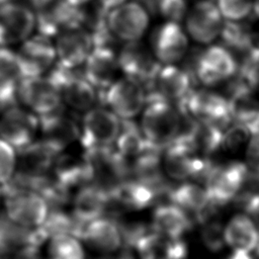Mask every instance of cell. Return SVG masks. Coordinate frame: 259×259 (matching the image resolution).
<instances>
[{
    "mask_svg": "<svg viewBox=\"0 0 259 259\" xmlns=\"http://www.w3.org/2000/svg\"><path fill=\"white\" fill-rule=\"evenodd\" d=\"M181 114L176 106L159 97L146 100L141 120L144 138L153 146L164 150L174 140Z\"/></svg>",
    "mask_w": 259,
    "mask_h": 259,
    "instance_id": "obj_1",
    "label": "cell"
},
{
    "mask_svg": "<svg viewBox=\"0 0 259 259\" xmlns=\"http://www.w3.org/2000/svg\"><path fill=\"white\" fill-rule=\"evenodd\" d=\"M185 69L194 84L200 83L211 87L235 76L238 63L225 46H210L200 50Z\"/></svg>",
    "mask_w": 259,
    "mask_h": 259,
    "instance_id": "obj_2",
    "label": "cell"
},
{
    "mask_svg": "<svg viewBox=\"0 0 259 259\" xmlns=\"http://www.w3.org/2000/svg\"><path fill=\"white\" fill-rule=\"evenodd\" d=\"M5 193L6 215L12 223L23 228H36L40 226L49 214L47 200L36 191L11 184L3 185Z\"/></svg>",
    "mask_w": 259,
    "mask_h": 259,
    "instance_id": "obj_3",
    "label": "cell"
},
{
    "mask_svg": "<svg viewBox=\"0 0 259 259\" xmlns=\"http://www.w3.org/2000/svg\"><path fill=\"white\" fill-rule=\"evenodd\" d=\"M121 119L107 107H92L84 112L80 124V143L84 151L113 147Z\"/></svg>",
    "mask_w": 259,
    "mask_h": 259,
    "instance_id": "obj_4",
    "label": "cell"
},
{
    "mask_svg": "<svg viewBox=\"0 0 259 259\" xmlns=\"http://www.w3.org/2000/svg\"><path fill=\"white\" fill-rule=\"evenodd\" d=\"M49 76L56 83L63 103L72 110L85 112L98 100V92L79 69H67L55 65Z\"/></svg>",
    "mask_w": 259,
    "mask_h": 259,
    "instance_id": "obj_5",
    "label": "cell"
},
{
    "mask_svg": "<svg viewBox=\"0 0 259 259\" xmlns=\"http://www.w3.org/2000/svg\"><path fill=\"white\" fill-rule=\"evenodd\" d=\"M17 98L19 103L38 117L64 106L60 91L49 75L21 78L17 86Z\"/></svg>",
    "mask_w": 259,
    "mask_h": 259,
    "instance_id": "obj_6",
    "label": "cell"
},
{
    "mask_svg": "<svg viewBox=\"0 0 259 259\" xmlns=\"http://www.w3.org/2000/svg\"><path fill=\"white\" fill-rule=\"evenodd\" d=\"M15 56L21 78L46 75L57 61L53 38L39 32L20 42Z\"/></svg>",
    "mask_w": 259,
    "mask_h": 259,
    "instance_id": "obj_7",
    "label": "cell"
},
{
    "mask_svg": "<svg viewBox=\"0 0 259 259\" xmlns=\"http://www.w3.org/2000/svg\"><path fill=\"white\" fill-rule=\"evenodd\" d=\"M98 99L120 119H133L146 105L144 86L128 77L117 78Z\"/></svg>",
    "mask_w": 259,
    "mask_h": 259,
    "instance_id": "obj_8",
    "label": "cell"
},
{
    "mask_svg": "<svg viewBox=\"0 0 259 259\" xmlns=\"http://www.w3.org/2000/svg\"><path fill=\"white\" fill-rule=\"evenodd\" d=\"M36 29L35 15L31 7L22 1L0 3V46L17 45Z\"/></svg>",
    "mask_w": 259,
    "mask_h": 259,
    "instance_id": "obj_9",
    "label": "cell"
},
{
    "mask_svg": "<svg viewBox=\"0 0 259 259\" xmlns=\"http://www.w3.org/2000/svg\"><path fill=\"white\" fill-rule=\"evenodd\" d=\"M149 21V12L136 0L126 1L106 14L108 29L118 41L140 40L148 29Z\"/></svg>",
    "mask_w": 259,
    "mask_h": 259,
    "instance_id": "obj_10",
    "label": "cell"
},
{
    "mask_svg": "<svg viewBox=\"0 0 259 259\" xmlns=\"http://www.w3.org/2000/svg\"><path fill=\"white\" fill-rule=\"evenodd\" d=\"M119 71L125 77L140 82L145 91L153 84L162 67L141 40L124 42L117 52Z\"/></svg>",
    "mask_w": 259,
    "mask_h": 259,
    "instance_id": "obj_11",
    "label": "cell"
},
{
    "mask_svg": "<svg viewBox=\"0 0 259 259\" xmlns=\"http://www.w3.org/2000/svg\"><path fill=\"white\" fill-rule=\"evenodd\" d=\"M0 138L21 151L32 142L39 131V117L19 104L1 112Z\"/></svg>",
    "mask_w": 259,
    "mask_h": 259,
    "instance_id": "obj_12",
    "label": "cell"
},
{
    "mask_svg": "<svg viewBox=\"0 0 259 259\" xmlns=\"http://www.w3.org/2000/svg\"><path fill=\"white\" fill-rule=\"evenodd\" d=\"M247 172V167L240 162H232L224 166L215 164L204 181L209 201L221 207L233 200Z\"/></svg>",
    "mask_w": 259,
    "mask_h": 259,
    "instance_id": "obj_13",
    "label": "cell"
},
{
    "mask_svg": "<svg viewBox=\"0 0 259 259\" xmlns=\"http://www.w3.org/2000/svg\"><path fill=\"white\" fill-rule=\"evenodd\" d=\"M55 38L56 65L67 69L82 67L93 48L91 33L84 26L64 29Z\"/></svg>",
    "mask_w": 259,
    "mask_h": 259,
    "instance_id": "obj_14",
    "label": "cell"
},
{
    "mask_svg": "<svg viewBox=\"0 0 259 259\" xmlns=\"http://www.w3.org/2000/svg\"><path fill=\"white\" fill-rule=\"evenodd\" d=\"M41 141L58 154L71 144L79 140L80 125L76 118L64 110H59L39 117V131Z\"/></svg>",
    "mask_w": 259,
    "mask_h": 259,
    "instance_id": "obj_15",
    "label": "cell"
},
{
    "mask_svg": "<svg viewBox=\"0 0 259 259\" xmlns=\"http://www.w3.org/2000/svg\"><path fill=\"white\" fill-rule=\"evenodd\" d=\"M85 78L97 90L98 95L106 90L116 79L119 72L117 54L113 47L93 46L83 65Z\"/></svg>",
    "mask_w": 259,
    "mask_h": 259,
    "instance_id": "obj_16",
    "label": "cell"
},
{
    "mask_svg": "<svg viewBox=\"0 0 259 259\" xmlns=\"http://www.w3.org/2000/svg\"><path fill=\"white\" fill-rule=\"evenodd\" d=\"M222 25L220 10L211 0L197 1L186 19L188 33L199 44L212 41L220 34Z\"/></svg>",
    "mask_w": 259,
    "mask_h": 259,
    "instance_id": "obj_17",
    "label": "cell"
},
{
    "mask_svg": "<svg viewBox=\"0 0 259 259\" xmlns=\"http://www.w3.org/2000/svg\"><path fill=\"white\" fill-rule=\"evenodd\" d=\"M195 85L186 71L172 65L161 67L153 84L146 90V98L159 96L173 104L183 99Z\"/></svg>",
    "mask_w": 259,
    "mask_h": 259,
    "instance_id": "obj_18",
    "label": "cell"
},
{
    "mask_svg": "<svg viewBox=\"0 0 259 259\" xmlns=\"http://www.w3.org/2000/svg\"><path fill=\"white\" fill-rule=\"evenodd\" d=\"M152 48L158 61L172 64L185 56L188 40L177 22L167 21L155 29L152 35Z\"/></svg>",
    "mask_w": 259,
    "mask_h": 259,
    "instance_id": "obj_19",
    "label": "cell"
},
{
    "mask_svg": "<svg viewBox=\"0 0 259 259\" xmlns=\"http://www.w3.org/2000/svg\"><path fill=\"white\" fill-rule=\"evenodd\" d=\"M93 250L111 254L122 246V237L118 224L109 218L100 217L84 225L80 237Z\"/></svg>",
    "mask_w": 259,
    "mask_h": 259,
    "instance_id": "obj_20",
    "label": "cell"
},
{
    "mask_svg": "<svg viewBox=\"0 0 259 259\" xmlns=\"http://www.w3.org/2000/svg\"><path fill=\"white\" fill-rule=\"evenodd\" d=\"M109 207L108 191L96 183L83 185L73 199V217L87 224L104 214Z\"/></svg>",
    "mask_w": 259,
    "mask_h": 259,
    "instance_id": "obj_21",
    "label": "cell"
},
{
    "mask_svg": "<svg viewBox=\"0 0 259 259\" xmlns=\"http://www.w3.org/2000/svg\"><path fill=\"white\" fill-rule=\"evenodd\" d=\"M141 259H184L186 244L180 238H169L158 232L145 234L135 245Z\"/></svg>",
    "mask_w": 259,
    "mask_h": 259,
    "instance_id": "obj_22",
    "label": "cell"
},
{
    "mask_svg": "<svg viewBox=\"0 0 259 259\" xmlns=\"http://www.w3.org/2000/svg\"><path fill=\"white\" fill-rule=\"evenodd\" d=\"M109 203L116 206L139 210L151 205L156 200L155 191L138 180H123L108 191Z\"/></svg>",
    "mask_w": 259,
    "mask_h": 259,
    "instance_id": "obj_23",
    "label": "cell"
},
{
    "mask_svg": "<svg viewBox=\"0 0 259 259\" xmlns=\"http://www.w3.org/2000/svg\"><path fill=\"white\" fill-rule=\"evenodd\" d=\"M21 79L15 52L0 46V111L19 104L17 86Z\"/></svg>",
    "mask_w": 259,
    "mask_h": 259,
    "instance_id": "obj_24",
    "label": "cell"
},
{
    "mask_svg": "<svg viewBox=\"0 0 259 259\" xmlns=\"http://www.w3.org/2000/svg\"><path fill=\"white\" fill-rule=\"evenodd\" d=\"M153 229L169 238H180L190 230L192 222L184 209L175 204H161L153 213Z\"/></svg>",
    "mask_w": 259,
    "mask_h": 259,
    "instance_id": "obj_25",
    "label": "cell"
},
{
    "mask_svg": "<svg viewBox=\"0 0 259 259\" xmlns=\"http://www.w3.org/2000/svg\"><path fill=\"white\" fill-rule=\"evenodd\" d=\"M224 238L225 242L234 249L251 251L256 247L258 231L250 218L237 214L224 229Z\"/></svg>",
    "mask_w": 259,
    "mask_h": 259,
    "instance_id": "obj_26",
    "label": "cell"
},
{
    "mask_svg": "<svg viewBox=\"0 0 259 259\" xmlns=\"http://www.w3.org/2000/svg\"><path fill=\"white\" fill-rule=\"evenodd\" d=\"M147 145L148 142L139 125L133 119H121V126L114 143V149L123 158L131 161L138 157Z\"/></svg>",
    "mask_w": 259,
    "mask_h": 259,
    "instance_id": "obj_27",
    "label": "cell"
},
{
    "mask_svg": "<svg viewBox=\"0 0 259 259\" xmlns=\"http://www.w3.org/2000/svg\"><path fill=\"white\" fill-rule=\"evenodd\" d=\"M167 199L173 204L193 211L194 214L202 210L210 202L205 188H202L196 184L184 183L176 187H171Z\"/></svg>",
    "mask_w": 259,
    "mask_h": 259,
    "instance_id": "obj_28",
    "label": "cell"
},
{
    "mask_svg": "<svg viewBox=\"0 0 259 259\" xmlns=\"http://www.w3.org/2000/svg\"><path fill=\"white\" fill-rule=\"evenodd\" d=\"M192 154L173 145L165 149L164 167L166 173L174 179L183 180L192 175Z\"/></svg>",
    "mask_w": 259,
    "mask_h": 259,
    "instance_id": "obj_29",
    "label": "cell"
},
{
    "mask_svg": "<svg viewBox=\"0 0 259 259\" xmlns=\"http://www.w3.org/2000/svg\"><path fill=\"white\" fill-rule=\"evenodd\" d=\"M49 259H85L84 249L77 237L69 234L51 238Z\"/></svg>",
    "mask_w": 259,
    "mask_h": 259,
    "instance_id": "obj_30",
    "label": "cell"
},
{
    "mask_svg": "<svg viewBox=\"0 0 259 259\" xmlns=\"http://www.w3.org/2000/svg\"><path fill=\"white\" fill-rule=\"evenodd\" d=\"M251 32L252 31L247 23L228 20L222 25L220 34L227 49L234 50L239 54H244Z\"/></svg>",
    "mask_w": 259,
    "mask_h": 259,
    "instance_id": "obj_31",
    "label": "cell"
},
{
    "mask_svg": "<svg viewBox=\"0 0 259 259\" xmlns=\"http://www.w3.org/2000/svg\"><path fill=\"white\" fill-rule=\"evenodd\" d=\"M224 133L215 125L203 121H197V127L194 137L195 149L200 150L204 154H213L223 147Z\"/></svg>",
    "mask_w": 259,
    "mask_h": 259,
    "instance_id": "obj_32",
    "label": "cell"
},
{
    "mask_svg": "<svg viewBox=\"0 0 259 259\" xmlns=\"http://www.w3.org/2000/svg\"><path fill=\"white\" fill-rule=\"evenodd\" d=\"M16 165V150L0 138V185H5L12 179Z\"/></svg>",
    "mask_w": 259,
    "mask_h": 259,
    "instance_id": "obj_33",
    "label": "cell"
},
{
    "mask_svg": "<svg viewBox=\"0 0 259 259\" xmlns=\"http://www.w3.org/2000/svg\"><path fill=\"white\" fill-rule=\"evenodd\" d=\"M201 241L211 252H219L225 244L224 229L219 221L210 220L202 225Z\"/></svg>",
    "mask_w": 259,
    "mask_h": 259,
    "instance_id": "obj_34",
    "label": "cell"
},
{
    "mask_svg": "<svg viewBox=\"0 0 259 259\" xmlns=\"http://www.w3.org/2000/svg\"><path fill=\"white\" fill-rule=\"evenodd\" d=\"M252 7V0H218L221 15L228 20H241L248 17Z\"/></svg>",
    "mask_w": 259,
    "mask_h": 259,
    "instance_id": "obj_35",
    "label": "cell"
},
{
    "mask_svg": "<svg viewBox=\"0 0 259 259\" xmlns=\"http://www.w3.org/2000/svg\"><path fill=\"white\" fill-rule=\"evenodd\" d=\"M187 0H159L158 13L168 21L178 22L186 13Z\"/></svg>",
    "mask_w": 259,
    "mask_h": 259,
    "instance_id": "obj_36",
    "label": "cell"
},
{
    "mask_svg": "<svg viewBox=\"0 0 259 259\" xmlns=\"http://www.w3.org/2000/svg\"><path fill=\"white\" fill-rule=\"evenodd\" d=\"M251 136L247 126L242 123H233L226 133H224L223 147L229 150H236L246 143Z\"/></svg>",
    "mask_w": 259,
    "mask_h": 259,
    "instance_id": "obj_37",
    "label": "cell"
},
{
    "mask_svg": "<svg viewBox=\"0 0 259 259\" xmlns=\"http://www.w3.org/2000/svg\"><path fill=\"white\" fill-rule=\"evenodd\" d=\"M246 159L252 170L259 173V135L252 136L247 148Z\"/></svg>",
    "mask_w": 259,
    "mask_h": 259,
    "instance_id": "obj_38",
    "label": "cell"
},
{
    "mask_svg": "<svg viewBox=\"0 0 259 259\" xmlns=\"http://www.w3.org/2000/svg\"><path fill=\"white\" fill-rule=\"evenodd\" d=\"M14 259H46L39 246L23 245L15 254Z\"/></svg>",
    "mask_w": 259,
    "mask_h": 259,
    "instance_id": "obj_39",
    "label": "cell"
},
{
    "mask_svg": "<svg viewBox=\"0 0 259 259\" xmlns=\"http://www.w3.org/2000/svg\"><path fill=\"white\" fill-rule=\"evenodd\" d=\"M127 0H97V3L100 5V7L105 10L106 12L110 11L111 9L125 3Z\"/></svg>",
    "mask_w": 259,
    "mask_h": 259,
    "instance_id": "obj_40",
    "label": "cell"
},
{
    "mask_svg": "<svg viewBox=\"0 0 259 259\" xmlns=\"http://www.w3.org/2000/svg\"><path fill=\"white\" fill-rule=\"evenodd\" d=\"M248 17L253 22L259 20V0H252V7Z\"/></svg>",
    "mask_w": 259,
    "mask_h": 259,
    "instance_id": "obj_41",
    "label": "cell"
},
{
    "mask_svg": "<svg viewBox=\"0 0 259 259\" xmlns=\"http://www.w3.org/2000/svg\"><path fill=\"white\" fill-rule=\"evenodd\" d=\"M228 259H252L249 255V251L243 249H235V251L229 256Z\"/></svg>",
    "mask_w": 259,
    "mask_h": 259,
    "instance_id": "obj_42",
    "label": "cell"
},
{
    "mask_svg": "<svg viewBox=\"0 0 259 259\" xmlns=\"http://www.w3.org/2000/svg\"><path fill=\"white\" fill-rule=\"evenodd\" d=\"M67 2H69L70 4L74 5V6H78V7H83L87 4H89L90 2H92L93 0H66Z\"/></svg>",
    "mask_w": 259,
    "mask_h": 259,
    "instance_id": "obj_43",
    "label": "cell"
},
{
    "mask_svg": "<svg viewBox=\"0 0 259 259\" xmlns=\"http://www.w3.org/2000/svg\"><path fill=\"white\" fill-rule=\"evenodd\" d=\"M255 249H256V254L259 257V232H258V240H257V244H256Z\"/></svg>",
    "mask_w": 259,
    "mask_h": 259,
    "instance_id": "obj_44",
    "label": "cell"
},
{
    "mask_svg": "<svg viewBox=\"0 0 259 259\" xmlns=\"http://www.w3.org/2000/svg\"><path fill=\"white\" fill-rule=\"evenodd\" d=\"M1 197H2V189L0 188V204H1Z\"/></svg>",
    "mask_w": 259,
    "mask_h": 259,
    "instance_id": "obj_45",
    "label": "cell"
}]
</instances>
